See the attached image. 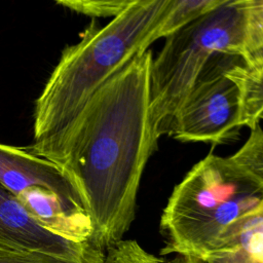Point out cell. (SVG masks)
<instances>
[{
    "instance_id": "obj_1",
    "label": "cell",
    "mask_w": 263,
    "mask_h": 263,
    "mask_svg": "<svg viewBox=\"0 0 263 263\" xmlns=\"http://www.w3.org/2000/svg\"><path fill=\"white\" fill-rule=\"evenodd\" d=\"M151 62L150 50L136 55L66 127L29 146L69 176L103 251L123 239L134 222L141 178L157 147L150 121Z\"/></svg>"
},
{
    "instance_id": "obj_2",
    "label": "cell",
    "mask_w": 263,
    "mask_h": 263,
    "mask_svg": "<svg viewBox=\"0 0 263 263\" xmlns=\"http://www.w3.org/2000/svg\"><path fill=\"white\" fill-rule=\"evenodd\" d=\"M172 0H134L100 27L92 21L80 40L66 46L35 102L33 134L38 141L66 127L91 95L136 55L165 15Z\"/></svg>"
},
{
    "instance_id": "obj_3",
    "label": "cell",
    "mask_w": 263,
    "mask_h": 263,
    "mask_svg": "<svg viewBox=\"0 0 263 263\" xmlns=\"http://www.w3.org/2000/svg\"><path fill=\"white\" fill-rule=\"evenodd\" d=\"M263 200V186L229 157L209 154L174 187L162 211L160 255L204 261L225 228Z\"/></svg>"
},
{
    "instance_id": "obj_4",
    "label": "cell",
    "mask_w": 263,
    "mask_h": 263,
    "mask_svg": "<svg viewBox=\"0 0 263 263\" xmlns=\"http://www.w3.org/2000/svg\"><path fill=\"white\" fill-rule=\"evenodd\" d=\"M243 16L238 0L217 8L165 38L150 67V121L154 138L168 134L173 119L211 59L239 58Z\"/></svg>"
},
{
    "instance_id": "obj_5",
    "label": "cell",
    "mask_w": 263,
    "mask_h": 263,
    "mask_svg": "<svg viewBox=\"0 0 263 263\" xmlns=\"http://www.w3.org/2000/svg\"><path fill=\"white\" fill-rule=\"evenodd\" d=\"M238 58L215 54L176 113L168 134L181 142L221 143L239 128L240 96L226 76Z\"/></svg>"
},
{
    "instance_id": "obj_6",
    "label": "cell",
    "mask_w": 263,
    "mask_h": 263,
    "mask_svg": "<svg viewBox=\"0 0 263 263\" xmlns=\"http://www.w3.org/2000/svg\"><path fill=\"white\" fill-rule=\"evenodd\" d=\"M0 250L44 253L77 263H103L105 258L95 245L76 243L43 228L1 183Z\"/></svg>"
},
{
    "instance_id": "obj_7",
    "label": "cell",
    "mask_w": 263,
    "mask_h": 263,
    "mask_svg": "<svg viewBox=\"0 0 263 263\" xmlns=\"http://www.w3.org/2000/svg\"><path fill=\"white\" fill-rule=\"evenodd\" d=\"M0 183L15 197L36 188L47 189L72 211L87 214L76 187L65 171L33 153L30 147L0 143Z\"/></svg>"
},
{
    "instance_id": "obj_8",
    "label": "cell",
    "mask_w": 263,
    "mask_h": 263,
    "mask_svg": "<svg viewBox=\"0 0 263 263\" xmlns=\"http://www.w3.org/2000/svg\"><path fill=\"white\" fill-rule=\"evenodd\" d=\"M205 263H263V200L230 223Z\"/></svg>"
},
{
    "instance_id": "obj_9",
    "label": "cell",
    "mask_w": 263,
    "mask_h": 263,
    "mask_svg": "<svg viewBox=\"0 0 263 263\" xmlns=\"http://www.w3.org/2000/svg\"><path fill=\"white\" fill-rule=\"evenodd\" d=\"M239 90V127L254 128L263 119V67L250 68L234 64L226 72Z\"/></svg>"
},
{
    "instance_id": "obj_10",
    "label": "cell",
    "mask_w": 263,
    "mask_h": 263,
    "mask_svg": "<svg viewBox=\"0 0 263 263\" xmlns=\"http://www.w3.org/2000/svg\"><path fill=\"white\" fill-rule=\"evenodd\" d=\"M224 0H172L171 5L158 26L143 43V50L159 38H166L203 14L220 6Z\"/></svg>"
},
{
    "instance_id": "obj_11",
    "label": "cell",
    "mask_w": 263,
    "mask_h": 263,
    "mask_svg": "<svg viewBox=\"0 0 263 263\" xmlns=\"http://www.w3.org/2000/svg\"><path fill=\"white\" fill-rule=\"evenodd\" d=\"M243 16L239 59L250 68L263 67V0H238Z\"/></svg>"
},
{
    "instance_id": "obj_12",
    "label": "cell",
    "mask_w": 263,
    "mask_h": 263,
    "mask_svg": "<svg viewBox=\"0 0 263 263\" xmlns=\"http://www.w3.org/2000/svg\"><path fill=\"white\" fill-rule=\"evenodd\" d=\"M103 263H205L203 260L184 255H176L172 260L155 256L135 239H121L105 251Z\"/></svg>"
},
{
    "instance_id": "obj_13",
    "label": "cell",
    "mask_w": 263,
    "mask_h": 263,
    "mask_svg": "<svg viewBox=\"0 0 263 263\" xmlns=\"http://www.w3.org/2000/svg\"><path fill=\"white\" fill-rule=\"evenodd\" d=\"M229 159L263 186V128L260 124L251 129L248 140Z\"/></svg>"
},
{
    "instance_id": "obj_14",
    "label": "cell",
    "mask_w": 263,
    "mask_h": 263,
    "mask_svg": "<svg viewBox=\"0 0 263 263\" xmlns=\"http://www.w3.org/2000/svg\"><path fill=\"white\" fill-rule=\"evenodd\" d=\"M133 2L134 0H63L57 1V4L91 17L114 18Z\"/></svg>"
},
{
    "instance_id": "obj_15",
    "label": "cell",
    "mask_w": 263,
    "mask_h": 263,
    "mask_svg": "<svg viewBox=\"0 0 263 263\" xmlns=\"http://www.w3.org/2000/svg\"><path fill=\"white\" fill-rule=\"evenodd\" d=\"M0 263H77L38 252H10L0 250Z\"/></svg>"
}]
</instances>
